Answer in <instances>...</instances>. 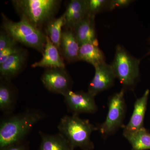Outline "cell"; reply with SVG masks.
Wrapping results in <instances>:
<instances>
[{"label": "cell", "instance_id": "cell-1", "mask_svg": "<svg viewBox=\"0 0 150 150\" xmlns=\"http://www.w3.org/2000/svg\"><path fill=\"white\" fill-rule=\"evenodd\" d=\"M46 117L44 112L36 108L4 115L0 121V149L26 141L33 127Z\"/></svg>", "mask_w": 150, "mask_h": 150}, {"label": "cell", "instance_id": "cell-2", "mask_svg": "<svg viewBox=\"0 0 150 150\" xmlns=\"http://www.w3.org/2000/svg\"><path fill=\"white\" fill-rule=\"evenodd\" d=\"M61 0H13L15 9L20 17L41 29L55 18Z\"/></svg>", "mask_w": 150, "mask_h": 150}, {"label": "cell", "instance_id": "cell-3", "mask_svg": "<svg viewBox=\"0 0 150 150\" xmlns=\"http://www.w3.org/2000/svg\"><path fill=\"white\" fill-rule=\"evenodd\" d=\"M59 133L62 134L74 148L82 150H92L94 145L91 137L98 128L88 120L79 115H65L61 118L58 126Z\"/></svg>", "mask_w": 150, "mask_h": 150}, {"label": "cell", "instance_id": "cell-4", "mask_svg": "<svg viewBox=\"0 0 150 150\" xmlns=\"http://www.w3.org/2000/svg\"><path fill=\"white\" fill-rule=\"evenodd\" d=\"M1 28L18 43L35 49L43 54L46 35L41 29L23 19L15 22L2 13Z\"/></svg>", "mask_w": 150, "mask_h": 150}, {"label": "cell", "instance_id": "cell-5", "mask_svg": "<svg viewBox=\"0 0 150 150\" xmlns=\"http://www.w3.org/2000/svg\"><path fill=\"white\" fill-rule=\"evenodd\" d=\"M140 59L126 51L123 46L117 45L114 59L110 64L116 79L125 88H132L140 76Z\"/></svg>", "mask_w": 150, "mask_h": 150}, {"label": "cell", "instance_id": "cell-6", "mask_svg": "<svg viewBox=\"0 0 150 150\" xmlns=\"http://www.w3.org/2000/svg\"><path fill=\"white\" fill-rule=\"evenodd\" d=\"M124 92V89H122L108 99L107 116L98 129L103 137H106L114 134L123 125L126 112Z\"/></svg>", "mask_w": 150, "mask_h": 150}, {"label": "cell", "instance_id": "cell-7", "mask_svg": "<svg viewBox=\"0 0 150 150\" xmlns=\"http://www.w3.org/2000/svg\"><path fill=\"white\" fill-rule=\"evenodd\" d=\"M40 79L46 89L52 93L64 96L72 90V79L66 68L45 69Z\"/></svg>", "mask_w": 150, "mask_h": 150}, {"label": "cell", "instance_id": "cell-8", "mask_svg": "<svg viewBox=\"0 0 150 150\" xmlns=\"http://www.w3.org/2000/svg\"><path fill=\"white\" fill-rule=\"evenodd\" d=\"M63 96L68 112L73 115L93 114L98 110L94 97L88 92L71 90Z\"/></svg>", "mask_w": 150, "mask_h": 150}, {"label": "cell", "instance_id": "cell-9", "mask_svg": "<svg viewBox=\"0 0 150 150\" xmlns=\"http://www.w3.org/2000/svg\"><path fill=\"white\" fill-rule=\"evenodd\" d=\"M95 74L88 85V92L94 97L113 85L116 79L111 65L105 63L95 67Z\"/></svg>", "mask_w": 150, "mask_h": 150}, {"label": "cell", "instance_id": "cell-10", "mask_svg": "<svg viewBox=\"0 0 150 150\" xmlns=\"http://www.w3.org/2000/svg\"><path fill=\"white\" fill-rule=\"evenodd\" d=\"M28 53L23 48L0 64V79L12 81L23 71L27 64Z\"/></svg>", "mask_w": 150, "mask_h": 150}, {"label": "cell", "instance_id": "cell-11", "mask_svg": "<svg viewBox=\"0 0 150 150\" xmlns=\"http://www.w3.org/2000/svg\"><path fill=\"white\" fill-rule=\"evenodd\" d=\"M18 98V89L12 81L0 79V110L4 115L13 113Z\"/></svg>", "mask_w": 150, "mask_h": 150}, {"label": "cell", "instance_id": "cell-12", "mask_svg": "<svg viewBox=\"0 0 150 150\" xmlns=\"http://www.w3.org/2000/svg\"><path fill=\"white\" fill-rule=\"evenodd\" d=\"M149 90L147 89L143 95L135 101L133 113L129 123L123 129V134L133 133L144 128Z\"/></svg>", "mask_w": 150, "mask_h": 150}, {"label": "cell", "instance_id": "cell-13", "mask_svg": "<svg viewBox=\"0 0 150 150\" xmlns=\"http://www.w3.org/2000/svg\"><path fill=\"white\" fill-rule=\"evenodd\" d=\"M80 44L72 29L64 27L61 40V54L68 63L79 61Z\"/></svg>", "mask_w": 150, "mask_h": 150}, {"label": "cell", "instance_id": "cell-14", "mask_svg": "<svg viewBox=\"0 0 150 150\" xmlns=\"http://www.w3.org/2000/svg\"><path fill=\"white\" fill-rule=\"evenodd\" d=\"M42 55L43 57L40 61L31 64L32 68H66L64 58L60 51L47 35L46 45Z\"/></svg>", "mask_w": 150, "mask_h": 150}, {"label": "cell", "instance_id": "cell-15", "mask_svg": "<svg viewBox=\"0 0 150 150\" xmlns=\"http://www.w3.org/2000/svg\"><path fill=\"white\" fill-rule=\"evenodd\" d=\"M95 17L86 16L72 29L80 45L98 41L97 39L95 23Z\"/></svg>", "mask_w": 150, "mask_h": 150}, {"label": "cell", "instance_id": "cell-16", "mask_svg": "<svg viewBox=\"0 0 150 150\" xmlns=\"http://www.w3.org/2000/svg\"><path fill=\"white\" fill-rule=\"evenodd\" d=\"M65 27L72 29L88 15L86 0H71L68 2L64 12Z\"/></svg>", "mask_w": 150, "mask_h": 150}, {"label": "cell", "instance_id": "cell-17", "mask_svg": "<svg viewBox=\"0 0 150 150\" xmlns=\"http://www.w3.org/2000/svg\"><path fill=\"white\" fill-rule=\"evenodd\" d=\"M41 141L38 150H74L69 141L59 133L51 134L39 131Z\"/></svg>", "mask_w": 150, "mask_h": 150}, {"label": "cell", "instance_id": "cell-18", "mask_svg": "<svg viewBox=\"0 0 150 150\" xmlns=\"http://www.w3.org/2000/svg\"><path fill=\"white\" fill-rule=\"evenodd\" d=\"M98 45V42L97 41L81 45L79 52V61L87 62L94 67L105 63L104 54Z\"/></svg>", "mask_w": 150, "mask_h": 150}, {"label": "cell", "instance_id": "cell-19", "mask_svg": "<svg viewBox=\"0 0 150 150\" xmlns=\"http://www.w3.org/2000/svg\"><path fill=\"white\" fill-rule=\"evenodd\" d=\"M66 24L65 16L64 13L59 18L53 19L45 26L46 35L58 48L61 54V40L63 31L62 28L65 27Z\"/></svg>", "mask_w": 150, "mask_h": 150}, {"label": "cell", "instance_id": "cell-20", "mask_svg": "<svg viewBox=\"0 0 150 150\" xmlns=\"http://www.w3.org/2000/svg\"><path fill=\"white\" fill-rule=\"evenodd\" d=\"M123 135L131 145V150H150V133L144 127Z\"/></svg>", "mask_w": 150, "mask_h": 150}, {"label": "cell", "instance_id": "cell-21", "mask_svg": "<svg viewBox=\"0 0 150 150\" xmlns=\"http://www.w3.org/2000/svg\"><path fill=\"white\" fill-rule=\"evenodd\" d=\"M88 15L95 17L98 13L108 10L109 1L107 0H86Z\"/></svg>", "mask_w": 150, "mask_h": 150}, {"label": "cell", "instance_id": "cell-22", "mask_svg": "<svg viewBox=\"0 0 150 150\" xmlns=\"http://www.w3.org/2000/svg\"><path fill=\"white\" fill-rule=\"evenodd\" d=\"M23 48L18 46V43H16L9 46L0 51V64L4 63L13 54L21 51Z\"/></svg>", "mask_w": 150, "mask_h": 150}, {"label": "cell", "instance_id": "cell-23", "mask_svg": "<svg viewBox=\"0 0 150 150\" xmlns=\"http://www.w3.org/2000/svg\"><path fill=\"white\" fill-rule=\"evenodd\" d=\"M18 43L8 33L2 30L0 32V51L8 46Z\"/></svg>", "mask_w": 150, "mask_h": 150}, {"label": "cell", "instance_id": "cell-24", "mask_svg": "<svg viewBox=\"0 0 150 150\" xmlns=\"http://www.w3.org/2000/svg\"><path fill=\"white\" fill-rule=\"evenodd\" d=\"M134 1L132 0H112L109 1L108 11H112L115 8H123L129 6Z\"/></svg>", "mask_w": 150, "mask_h": 150}, {"label": "cell", "instance_id": "cell-25", "mask_svg": "<svg viewBox=\"0 0 150 150\" xmlns=\"http://www.w3.org/2000/svg\"><path fill=\"white\" fill-rule=\"evenodd\" d=\"M1 150H29V143L27 141L19 142L6 146Z\"/></svg>", "mask_w": 150, "mask_h": 150}]
</instances>
